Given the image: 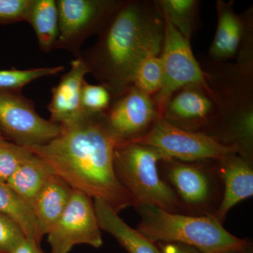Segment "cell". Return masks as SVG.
Listing matches in <instances>:
<instances>
[{
	"label": "cell",
	"mask_w": 253,
	"mask_h": 253,
	"mask_svg": "<svg viewBox=\"0 0 253 253\" xmlns=\"http://www.w3.org/2000/svg\"><path fill=\"white\" fill-rule=\"evenodd\" d=\"M93 203L101 230L111 234L128 253H161L158 246L125 222L107 203L100 199Z\"/></svg>",
	"instance_id": "2e32d148"
},
{
	"label": "cell",
	"mask_w": 253,
	"mask_h": 253,
	"mask_svg": "<svg viewBox=\"0 0 253 253\" xmlns=\"http://www.w3.org/2000/svg\"><path fill=\"white\" fill-rule=\"evenodd\" d=\"M219 109L212 136L251 160L253 145V66L217 62L201 65Z\"/></svg>",
	"instance_id": "3957f363"
},
{
	"label": "cell",
	"mask_w": 253,
	"mask_h": 253,
	"mask_svg": "<svg viewBox=\"0 0 253 253\" xmlns=\"http://www.w3.org/2000/svg\"><path fill=\"white\" fill-rule=\"evenodd\" d=\"M26 239L16 221L0 212V253H10Z\"/></svg>",
	"instance_id": "4316f807"
},
{
	"label": "cell",
	"mask_w": 253,
	"mask_h": 253,
	"mask_svg": "<svg viewBox=\"0 0 253 253\" xmlns=\"http://www.w3.org/2000/svg\"><path fill=\"white\" fill-rule=\"evenodd\" d=\"M163 38L164 17L156 0H123L94 44L79 57L113 99L131 86L146 56L161 54Z\"/></svg>",
	"instance_id": "7a4b0ae2"
},
{
	"label": "cell",
	"mask_w": 253,
	"mask_h": 253,
	"mask_svg": "<svg viewBox=\"0 0 253 253\" xmlns=\"http://www.w3.org/2000/svg\"><path fill=\"white\" fill-rule=\"evenodd\" d=\"M162 162L168 167V179L184 202L190 206L207 202L211 192L210 182L199 166L174 159Z\"/></svg>",
	"instance_id": "e0dca14e"
},
{
	"label": "cell",
	"mask_w": 253,
	"mask_h": 253,
	"mask_svg": "<svg viewBox=\"0 0 253 253\" xmlns=\"http://www.w3.org/2000/svg\"><path fill=\"white\" fill-rule=\"evenodd\" d=\"M161 117L186 130L212 136L219 121L218 105L207 84H188L170 96Z\"/></svg>",
	"instance_id": "4fadbf2b"
},
{
	"label": "cell",
	"mask_w": 253,
	"mask_h": 253,
	"mask_svg": "<svg viewBox=\"0 0 253 253\" xmlns=\"http://www.w3.org/2000/svg\"><path fill=\"white\" fill-rule=\"evenodd\" d=\"M116 144L102 113H85L61 125L59 135L47 144L30 149L71 189L102 199L118 213L134 203L115 171Z\"/></svg>",
	"instance_id": "6da1fadb"
},
{
	"label": "cell",
	"mask_w": 253,
	"mask_h": 253,
	"mask_svg": "<svg viewBox=\"0 0 253 253\" xmlns=\"http://www.w3.org/2000/svg\"><path fill=\"white\" fill-rule=\"evenodd\" d=\"M219 162L224 194L217 212L212 215L221 222L231 208L253 196V170L251 160L238 154H231Z\"/></svg>",
	"instance_id": "9a60e30c"
},
{
	"label": "cell",
	"mask_w": 253,
	"mask_h": 253,
	"mask_svg": "<svg viewBox=\"0 0 253 253\" xmlns=\"http://www.w3.org/2000/svg\"><path fill=\"white\" fill-rule=\"evenodd\" d=\"M87 73L89 70L81 58L71 61L69 71L51 89V99L47 106L50 121L61 126L77 121L85 113L81 105V90Z\"/></svg>",
	"instance_id": "5bb4252c"
},
{
	"label": "cell",
	"mask_w": 253,
	"mask_h": 253,
	"mask_svg": "<svg viewBox=\"0 0 253 253\" xmlns=\"http://www.w3.org/2000/svg\"><path fill=\"white\" fill-rule=\"evenodd\" d=\"M234 1L217 0V29L208 59L217 62L235 59L241 66H253V9L239 14Z\"/></svg>",
	"instance_id": "30bf717a"
},
{
	"label": "cell",
	"mask_w": 253,
	"mask_h": 253,
	"mask_svg": "<svg viewBox=\"0 0 253 253\" xmlns=\"http://www.w3.org/2000/svg\"><path fill=\"white\" fill-rule=\"evenodd\" d=\"M105 126L116 143L135 140L161 118L153 96L130 86L113 98L102 113Z\"/></svg>",
	"instance_id": "7c38bea8"
},
{
	"label": "cell",
	"mask_w": 253,
	"mask_h": 253,
	"mask_svg": "<svg viewBox=\"0 0 253 253\" xmlns=\"http://www.w3.org/2000/svg\"><path fill=\"white\" fill-rule=\"evenodd\" d=\"M158 247L161 253H201L194 248L179 244L158 243Z\"/></svg>",
	"instance_id": "f1b7e54d"
},
{
	"label": "cell",
	"mask_w": 253,
	"mask_h": 253,
	"mask_svg": "<svg viewBox=\"0 0 253 253\" xmlns=\"http://www.w3.org/2000/svg\"><path fill=\"white\" fill-rule=\"evenodd\" d=\"M0 212L16 221L27 239L41 245L44 237L33 209L6 182L0 181Z\"/></svg>",
	"instance_id": "44dd1931"
},
{
	"label": "cell",
	"mask_w": 253,
	"mask_h": 253,
	"mask_svg": "<svg viewBox=\"0 0 253 253\" xmlns=\"http://www.w3.org/2000/svg\"><path fill=\"white\" fill-rule=\"evenodd\" d=\"M112 96L101 84H91L84 80L82 85L81 105L84 112L104 113L111 105Z\"/></svg>",
	"instance_id": "484cf974"
},
{
	"label": "cell",
	"mask_w": 253,
	"mask_h": 253,
	"mask_svg": "<svg viewBox=\"0 0 253 253\" xmlns=\"http://www.w3.org/2000/svg\"><path fill=\"white\" fill-rule=\"evenodd\" d=\"M63 66L33 68L28 70L0 71V91L20 92L21 89L38 78L53 76L64 71Z\"/></svg>",
	"instance_id": "cb8c5ba5"
},
{
	"label": "cell",
	"mask_w": 253,
	"mask_h": 253,
	"mask_svg": "<svg viewBox=\"0 0 253 253\" xmlns=\"http://www.w3.org/2000/svg\"><path fill=\"white\" fill-rule=\"evenodd\" d=\"M131 141L154 148L166 160L174 159L184 163L220 161L231 154H238L235 148L213 136L181 129L161 117L146 134Z\"/></svg>",
	"instance_id": "8992f818"
},
{
	"label": "cell",
	"mask_w": 253,
	"mask_h": 253,
	"mask_svg": "<svg viewBox=\"0 0 253 253\" xmlns=\"http://www.w3.org/2000/svg\"><path fill=\"white\" fill-rule=\"evenodd\" d=\"M33 0H0V24L26 21Z\"/></svg>",
	"instance_id": "83f0119b"
},
{
	"label": "cell",
	"mask_w": 253,
	"mask_h": 253,
	"mask_svg": "<svg viewBox=\"0 0 253 253\" xmlns=\"http://www.w3.org/2000/svg\"><path fill=\"white\" fill-rule=\"evenodd\" d=\"M73 190L59 176L54 174L38 193L32 209L42 235H46L67 207Z\"/></svg>",
	"instance_id": "ac0fdd59"
},
{
	"label": "cell",
	"mask_w": 253,
	"mask_h": 253,
	"mask_svg": "<svg viewBox=\"0 0 253 253\" xmlns=\"http://www.w3.org/2000/svg\"><path fill=\"white\" fill-rule=\"evenodd\" d=\"M123 0H56L59 36L55 49L70 51L79 57L87 38L98 36Z\"/></svg>",
	"instance_id": "52a82bcc"
},
{
	"label": "cell",
	"mask_w": 253,
	"mask_h": 253,
	"mask_svg": "<svg viewBox=\"0 0 253 253\" xmlns=\"http://www.w3.org/2000/svg\"><path fill=\"white\" fill-rule=\"evenodd\" d=\"M249 246L250 245H249V246H248L247 247H246V249H245L244 251H243L242 253H252V252H251V251H250Z\"/></svg>",
	"instance_id": "4dcf8cb0"
},
{
	"label": "cell",
	"mask_w": 253,
	"mask_h": 253,
	"mask_svg": "<svg viewBox=\"0 0 253 253\" xmlns=\"http://www.w3.org/2000/svg\"><path fill=\"white\" fill-rule=\"evenodd\" d=\"M135 207L141 217L137 230L154 244L185 245L201 253L242 251L249 245L226 230L213 215H184L150 205Z\"/></svg>",
	"instance_id": "277c9868"
},
{
	"label": "cell",
	"mask_w": 253,
	"mask_h": 253,
	"mask_svg": "<svg viewBox=\"0 0 253 253\" xmlns=\"http://www.w3.org/2000/svg\"><path fill=\"white\" fill-rule=\"evenodd\" d=\"M26 21L34 29L41 51L49 53L55 49L59 36L56 0H33Z\"/></svg>",
	"instance_id": "ffe728a7"
},
{
	"label": "cell",
	"mask_w": 253,
	"mask_h": 253,
	"mask_svg": "<svg viewBox=\"0 0 253 253\" xmlns=\"http://www.w3.org/2000/svg\"><path fill=\"white\" fill-rule=\"evenodd\" d=\"M242 251H230V252H226L223 253H242Z\"/></svg>",
	"instance_id": "1f68e13d"
},
{
	"label": "cell",
	"mask_w": 253,
	"mask_h": 253,
	"mask_svg": "<svg viewBox=\"0 0 253 253\" xmlns=\"http://www.w3.org/2000/svg\"><path fill=\"white\" fill-rule=\"evenodd\" d=\"M61 126L41 117L33 101L21 92L0 91V131L15 144L32 148L56 137Z\"/></svg>",
	"instance_id": "9c48e42d"
},
{
	"label": "cell",
	"mask_w": 253,
	"mask_h": 253,
	"mask_svg": "<svg viewBox=\"0 0 253 253\" xmlns=\"http://www.w3.org/2000/svg\"><path fill=\"white\" fill-rule=\"evenodd\" d=\"M3 139H4V136H3L2 132L0 131V141L3 140Z\"/></svg>",
	"instance_id": "d6a6232c"
},
{
	"label": "cell",
	"mask_w": 253,
	"mask_h": 253,
	"mask_svg": "<svg viewBox=\"0 0 253 253\" xmlns=\"http://www.w3.org/2000/svg\"><path fill=\"white\" fill-rule=\"evenodd\" d=\"M33 154L30 148L5 139L0 141V181L6 183Z\"/></svg>",
	"instance_id": "d4e9b609"
},
{
	"label": "cell",
	"mask_w": 253,
	"mask_h": 253,
	"mask_svg": "<svg viewBox=\"0 0 253 253\" xmlns=\"http://www.w3.org/2000/svg\"><path fill=\"white\" fill-rule=\"evenodd\" d=\"M164 38L160 58L163 69L161 89L153 96L160 115L173 94L191 84H206L201 64L195 58L189 40L182 36L166 16Z\"/></svg>",
	"instance_id": "ba28073f"
},
{
	"label": "cell",
	"mask_w": 253,
	"mask_h": 253,
	"mask_svg": "<svg viewBox=\"0 0 253 253\" xmlns=\"http://www.w3.org/2000/svg\"><path fill=\"white\" fill-rule=\"evenodd\" d=\"M166 160L154 148L134 142L116 143L113 164L116 175L134 203L150 205L171 212L181 208L177 195L158 173V163Z\"/></svg>",
	"instance_id": "5b68a950"
},
{
	"label": "cell",
	"mask_w": 253,
	"mask_h": 253,
	"mask_svg": "<svg viewBox=\"0 0 253 253\" xmlns=\"http://www.w3.org/2000/svg\"><path fill=\"white\" fill-rule=\"evenodd\" d=\"M163 16L183 36L191 40L200 23L199 0H156Z\"/></svg>",
	"instance_id": "7402d4cb"
},
{
	"label": "cell",
	"mask_w": 253,
	"mask_h": 253,
	"mask_svg": "<svg viewBox=\"0 0 253 253\" xmlns=\"http://www.w3.org/2000/svg\"><path fill=\"white\" fill-rule=\"evenodd\" d=\"M10 253H45L42 250L41 245L27 239L23 240L17 247Z\"/></svg>",
	"instance_id": "f546056e"
},
{
	"label": "cell",
	"mask_w": 253,
	"mask_h": 253,
	"mask_svg": "<svg viewBox=\"0 0 253 253\" xmlns=\"http://www.w3.org/2000/svg\"><path fill=\"white\" fill-rule=\"evenodd\" d=\"M91 198L73 190L71 199L59 220L48 233L50 253H69L75 246L103 245L101 229Z\"/></svg>",
	"instance_id": "8fae6325"
},
{
	"label": "cell",
	"mask_w": 253,
	"mask_h": 253,
	"mask_svg": "<svg viewBox=\"0 0 253 253\" xmlns=\"http://www.w3.org/2000/svg\"><path fill=\"white\" fill-rule=\"evenodd\" d=\"M162 83L163 69L160 55L146 56L136 68L131 86L154 96L161 89Z\"/></svg>",
	"instance_id": "603a6c76"
},
{
	"label": "cell",
	"mask_w": 253,
	"mask_h": 253,
	"mask_svg": "<svg viewBox=\"0 0 253 253\" xmlns=\"http://www.w3.org/2000/svg\"><path fill=\"white\" fill-rule=\"evenodd\" d=\"M54 174L48 163L33 153L18 168L6 184L32 208L38 193Z\"/></svg>",
	"instance_id": "d6986e66"
}]
</instances>
